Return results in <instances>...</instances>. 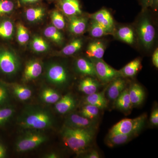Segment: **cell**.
Here are the masks:
<instances>
[{"label":"cell","instance_id":"cell-35","mask_svg":"<svg viewBox=\"0 0 158 158\" xmlns=\"http://www.w3.org/2000/svg\"><path fill=\"white\" fill-rule=\"evenodd\" d=\"M17 39L19 43L22 45H25L30 39L27 29L21 23L17 24Z\"/></svg>","mask_w":158,"mask_h":158},{"label":"cell","instance_id":"cell-4","mask_svg":"<svg viewBox=\"0 0 158 158\" xmlns=\"http://www.w3.org/2000/svg\"><path fill=\"white\" fill-rule=\"evenodd\" d=\"M19 66V60L13 51L0 43V74L7 76L13 75Z\"/></svg>","mask_w":158,"mask_h":158},{"label":"cell","instance_id":"cell-14","mask_svg":"<svg viewBox=\"0 0 158 158\" xmlns=\"http://www.w3.org/2000/svg\"><path fill=\"white\" fill-rule=\"evenodd\" d=\"M59 5L63 13L67 16H77L81 14L79 0H59Z\"/></svg>","mask_w":158,"mask_h":158},{"label":"cell","instance_id":"cell-33","mask_svg":"<svg viewBox=\"0 0 158 158\" xmlns=\"http://www.w3.org/2000/svg\"><path fill=\"white\" fill-rule=\"evenodd\" d=\"M16 6L15 0H0V17L8 16L14 11Z\"/></svg>","mask_w":158,"mask_h":158},{"label":"cell","instance_id":"cell-31","mask_svg":"<svg viewBox=\"0 0 158 158\" xmlns=\"http://www.w3.org/2000/svg\"><path fill=\"white\" fill-rule=\"evenodd\" d=\"M117 35L119 39L128 44H132L134 42V32L132 29L129 27L119 28L117 31Z\"/></svg>","mask_w":158,"mask_h":158},{"label":"cell","instance_id":"cell-8","mask_svg":"<svg viewBox=\"0 0 158 158\" xmlns=\"http://www.w3.org/2000/svg\"><path fill=\"white\" fill-rule=\"evenodd\" d=\"M137 31L139 38L145 48H150L155 37V30L147 17L143 18L138 24Z\"/></svg>","mask_w":158,"mask_h":158},{"label":"cell","instance_id":"cell-37","mask_svg":"<svg viewBox=\"0 0 158 158\" xmlns=\"http://www.w3.org/2000/svg\"><path fill=\"white\" fill-rule=\"evenodd\" d=\"M53 26L59 30H63L65 26V22L64 16L57 10L52 12L51 15Z\"/></svg>","mask_w":158,"mask_h":158},{"label":"cell","instance_id":"cell-16","mask_svg":"<svg viewBox=\"0 0 158 158\" xmlns=\"http://www.w3.org/2000/svg\"><path fill=\"white\" fill-rule=\"evenodd\" d=\"M104 91L101 92H96L87 95L84 99V104L92 105L97 107L99 109H104L107 108L108 106L107 100L105 96Z\"/></svg>","mask_w":158,"mask_h":158},{"label":"cell","instance_id":"cell-6","mask_svg":"<svg viewBox=\"0 0 158 158\" xmlns=\"http://www.w3.org/2000/svg\"><path fill=\"white\" fill-rule=\"evenodd\" d=\"M46 77L51 84L58 87H64L68 84L69 76L64 65L58 63H51L48 66Z\"/></svg>","mask_w":158,"mask_h":158},{"label":"cell","instance_id":"cell-30","mask_svg":"<svg viewBox=\"0 0 158 158\" xmlns=\"http://www.w3.org/2000/svg\"><path fill=\"white\" fill-rule=\"evenodd\" d=\"M15 112L14 107L9 105L0 106V127L7 123L14 116Z\"/></svg>","mask_w":158,"mask_h":158},{"label":"cell","instance_id":"cell-2","mask_svg":"<svg viewBox=\"0 0 158 158\" xmlns=\"http://www.w3.org/2000/svg\"><path fill=\"white\" fill-rule=\"evenodd\" d=\"M95 128H73L64 126L61 131L62 140L66 146L78 154L87 151L92 143Z\"/></svg>","mask_w":158,"mask_h":158},{"label":"cell","instance_id":"cell-25","mask_svg":"<svg viewBox=\"0 0 158 158\" xmlns=\"http://www.w3.org/2000/svg\"><path fill=\"white\" fill-rule=\"evenodd\" d=\"M115 101V106L118 110L124 112L131 110L133 106L129 94V88H125Z\"/></svg>","mask_w":158,"mask_h":158},{"label":"cell","instance_id":"cell-41","mask_svg":"<svg viewBox=\"0 0 158 158\" xmlns=\"http://www.w3.org/2000/svg\"><path fill=\"white\" fill-rule=\"evenodd\" d=\"M83 158H99L100 155L98 152L95 150L89 151L87 154L85 155Z\"/></svg>","mask_w":158,"mask_h":158},{"label":"cell","instance_id":"cell-24","mask_svg":"<svg viewBox=\"0 0 158 158\" xmlns=\"http://www.w3.org/2000/svg\"><path fill=\"white\" fill-rule=\"evenodd\" d=\"M86 53L90 59H102L105 53L104 46L100 41L90 43Z\"/></svg>","mask_w":158,"mask_h":158},{"label":"cell","instance_id":"cell-3","mask_svg":"<svg viewBox=\"0 0 158 158\" xmlns=\"http://www.w3.org/2000/svg\"><path fill=\"white\" fill-rule=\"evenodd\" d=\"M15 141V148L18 152L22 153L35 149L48 140L40 130H27Z\"/></svg>","mask_w":158,"mask_h":158},{"label":"cell","instance_id":"cell-38","mask_svg":"<svg viewBox=\"0 0 158 158\" xmlns=\"http://www.w3.org/2000/svg\"><path fill=\"white\" fill-rule=\"evenodd\" d=\"M9 100V88L5 82L0 80V106L8 105Z\"/></svg>","mask_w":158,"mask_h":158},{"label":"cell","instance_id":"cell-27","mask_svg":"<svg viewBox=\"0 0 158 158\" xmlns=\"http://www.w3.org/2000/svg\"><path fill=\"white\" fill-rule=\"evenodd\" d=\"M141 60L139 59H135L119 70L122 77L135 76L141 68Z\"/></svg>","mask_w":158,"mask_h":158},{"label":"cell","instance_id":"cell-19","mask_svg":"<svg viewBox=\"0 0 158 158\" xmlns=\"http://www.w3.org/2000/svg\"><path fill=\"white\" fill-rule=\"evenodd\" d=\"M100 87L99 82L93 77H87L80 81L78 85V89L81 92L86 94L90 95L96 93Z\"/></svg>","mask_w":158,"mask_h":158},{"label":"cell","instance_id":"cell-7","mask_svg":"<svg viewBox=\"0 0 158 158\" xmlns=\"http://www.w3.org/2000/svg\"><path fill=\"white\" fill-rule=\"evenodd\" d=\"M91 61L94 65L97 77L103 83H107L122 77L119 71L112 68L102 59H91Z\"/></svg>","mask_w":158,"mask_h":158},{"label":"cell","instance_id":"cell-23","mask_svg":"<svg viewBox=\"0 0 158 158\" xmlns=\"http://www.w3.org/2000/svg\"><path fill=\"white\" fill-rule=\"evenodd\" d=\"M45 9L42 6H34L29 7L26 9L25 14L26 19L31 23L40 21L44 17Z\"/></svg>","mask_w":158,"mask_h":158},{"label":"cell","instance_id":"cell-29","mask_svg":"<svg viewBox=\"0 0 158 158\" xmlns=\"http://www.w3.org/2000/svg\"><path fill=\"white\" fill-rule=\"evenodd\" d=\"M83 44V40L81 39L77 38L74 39L64 47L60 51L59 54L65 56H71L78 52L81 48Z\"/></svg>","mask_w":158,"mask_h":158},{"label":"cell","instance_id":"cell-39","mask_svg":"<svg viewBox=\"0 0 158 158\" xmlns=\"http://www.w3.org/2000/svg\"><path fill=\"white\" fill-rule=\"evenodd\" d=\"M150 121L153 126L157 127L158 125V109L156 107L153 110L151 114Z\"/></svg>","mask_w":158,"mask_h":158},{"label":"cell","instance_id":"cell-22","mask_svg":"<svg viewBox=\"0 0 158 158\" xmlns=\"http://www.w3.org/2000/svg\"><path fill=\"white\" fill-rule=\"evenodd\" d=\"M76 67L80 73L89 77H97L93 62L85 58H79L76 62Z\"/></svg>","mask_w":158,"mask_h":158},{"label":"cell","instance_id":"cell-36","mask_svg":"<svg viewBox=\"0 0 158 158\" xmlns=\"http://www.w3.org/2000/svg\"><path fill=\"white\" fill-rule=\"evenodd\" d=\"M90 33L92 37L98 38L107 35L110 32L103 26L93 20L90 25Z\"/></svg>","mask_w":158,"mask_h":158},{"label":"cell","instance_id":"cell-1","mask_svg":"<svg viewBox=\"0 0 158 158\" xmlns=\"http://www.w3.org/2000/svg\"><path fill=\"white\" fill-rule=\"evenodd\" d=\"M52 115L48 110L40 107H26L18 117L17 124L26 130H43L54 124Z\"/></svg>","mask_w":158,"mask_h":158},{"label":"cell","instance_id":"cell-26","mask_svg":"<svg viewBox=\"0 0 158 158\" xmlns=\"http://www.w3.org/2000/svg\"><path fill=\"white\" fill-rule=\"evenodd\" d=\"M61 97L59 92L51 88H44L40 93L41 100L48 104H55Z\"/></svg>","mask_w":158,"mask_h":158},{"label":"cell","instance_id":"cell-21","mask_svg":"<svg viewBox=\"0 0 158 158\" xmlns=\"http://www.w3.org/2000/svg\"><path fill=\"white\" fill-rule=\"evenodd\" d=\"M87 19L85 18L72 16L69 20V25L70 33L74 35L83 34L87 27Z\"/></svg>","mask_w":158,"mask_h":158},{"label":"cell","instance_id":"cell-40","mask_svg":"<svg viewBox=\"0 0 158 158\" xmlns=\"http://www.w3.org/2000/svg\"><path fill=\"white\" fill-rule=\"evenodd\" d=\"M8 156L7 149L3 141L0 139V158H6Z\"/></svg>","mask_w":158,"mask_h":158},{"label":"cell","instance_id":"cell-28","mask_svg":"<svg viewBox=\"0 0 158 158\" xmlns=\"http://www.w3.org/2000/svg\"><path fill=\"white\" fill-rule=\"evenodd\" d=\"M45 37L55 43L62 44L63 41V37L59 30L53 26H48L44 31Z\"/></svg>","mask_w":158,"mask_h":158},{"label":"cell","instance_id":"cell-20","mask_svg":"<svg viewBox=\"0 0 158 158\" xmlns=\"http://www.w3.org/2000/svg\"><path fill=\"white\" fill-rule=\"evenodd\" d=\"M5 83L8 87L11 88L15 96L20 101H26L31 98L32 96V90L27 86L18 84Z\"/></svg>","mask_w":158,"mask_h":158},{"label":"cell","instance_id":"cell-46","mask_svg":"<svg viewBox=\"0 0 158 158\" xmlns=\"http://www.w3.org/2000/svg\"><path fill=\"white\" fill-rule=\"evenodd\" d=\"M141 1H142V3H143V6L144 7H146L149 6L150 0H141Z\"/></svg>","mask_w":158,"mask_h":158},{"label":"cell","instance_id":"cell-5","mask_svg":"<svg viewBox=\"0 0 158 158\" xmlns=\"http://www.w3.org/2000/svg\"><path fill=\"white\" fill-rule=\"evenodd\" d=\"M146 118L147 115L144 114L134 118L122 119L113 126L109 134L121 133L138 135L144 127Z\"/></svg>","mask_w":158,"mask_h":158},{"label":"cell","instance_id":"cell-11","mask_svg":"<svg viewBox=\"0 0 158 158\" xmlns=\"http://www.w3.org/2000/svg\"><path fill=\"white\" fill-rule=\"evenodd\" d=\"M55 104V110L59 114H65L72 111L76 107V100L72 94L68 93L65 94Z\"/></svg>","mask_w":158,"mask_h":158},{"label":"cell","instance_id":"cell-9","mask_svg":"<svg viewBox=\"0 0 158 158\" xmlns=\"http://www.w3.org/2000/svg\"><path fill=\"white\" fill-rule=\"evenodd\" d=\"M65 126L73 128H97V122L90 119L80 114L73 113L69 114L65 119Z\"/></svg>","mask_w":158,"mask_h":158},{"label":"cell","instance_id":"cell-34","mask_svg":"<svg viewBox=\"0 0 158 158\" xmlns=\"http://www.w3.org/2000/svg\"><path fill=\"white\" fill-rule=\"evenodd\" d=\"M99 110L95 106L85 104L82 107L79 114L81 116L90 119H95L98 116Z\"/></svg>","mask_w":158,"mask_h":158},{"label":"cell","instance_id":"cell-32","mask_svg":"<svg viewBox=\"0 0 158 158\" xmlns=\"http://www.w3.org/2000/svg\"><path fill=\"white\" fill-rule=\"evenodd\" d=\"M31 46L32 49L37 53L47 52L49 48L48 43L40 36H36L34 37L31 41Z\"/></svg>","mask_w":158,"mask_h":158},{"label":"cell","instance_id":"cell-12","mask_svg":"<svg viewBox=\"0 0 158 158\" xmlns=\"http://www.w3.org/2000/svg\"><path fill=\"white\" fill-rule=\"evenodd\" d=\"M93 20L98 23L106 29L110 33L114 27V21L111 14L108 10L103 9L91 15Z\"/></svg>","mask_w":158,"mask_h":158},{"label":"cell","instance_id":"cell-18","mask_svg":"<svg viewBox=\"0 0 158 158\" xmlns=\"http://www.w3.org/2000/svg\"><path fill=\"white\" fill-rule=\"evenodd\" d=\"M129 94L133 106H140L145 98V92L143 88L137 83H134L129 88Z\"/></svg>","mask_w":158,"mask_h":158},{"label":"cell","instance_id":"cell-15","mask_svg":"<svg viewBox=\"0 0 158 158\" xmlns=\"http://www.w3.org/2000/svg\"><path fill=\"white\" fill-rule=\"evenodd\" d=\"M14 25L13 22L8 16L0 17V40L8 41L13 38Z\"/></svg>","mask_w":158,"mask_h":158},{"label":"cell","instance_id":"cell-43","mask_svg":"<svg viewBox=\"0 0 158 158\" xmlns=\"http://www.w3.org/2000/svg\"><path fill=\"white\" fill-rule=\"evenodd\" d=\"M153 64L156 68H158V49L157 48L154 52L152 56Z\"/></svg>","mask_w":158,"mask_h":158},{"label":"cell","instance_id":"cell-44","mask_svg":"<svg viewBox=\"0 0 158 158\" xmlns=\"http://www.w3.org/2000/svg\"><path fill=\"white\" fill-rule=\"evenodd\" d=\"M44 156V157L47 158H59V156L57 153L52 152L47 154Z\"/></svg>","mask_w":158,"mask_h":158},{"label":"cell","instance_id":"cell-13","mask_svg":"<svg viewBox=\"0 0 158 158\" xmlns=\"http://www.w3.org/2000/svg\"><path fill=\"white\" fill-rule=\"evenodd\" d=\"M106 90L107 97L112 101H115L126 87V82L121 77L116 78L112 81Z\"/></svg>","mask_w":158,"mask_h":158},{"label":"cell","instance_id":"cell-17","mask_svg":"<svg viewBox=\"0 0 158 158\" xmlns=\"http://www.w3.org/2000/svg\"><path fill=\"white\" fill-rule=\"evenodd\" d=\"M137 135L134 134H124L121 133L108 134L106 139V143L110 147L118 146L127 143Z\"/></svg>","mask_w":158,"mask_h":158},{"label":"cell","instance_id":"cell-10","mask_svg":"<svg viewBox=\"0 0 158 158\" xmlns=\"http://www.w3.org/2000/svg\"><path fill=\"white\" fill-rule=\"evenodd\" d=\"M42 71L43 65L40 60H31L27 63L25 67L23 73V81L29 82L35 80L40 76Z\"/></svg>","mask_w":158,"mask_h":158},{"label":"cell","instance_id":"cell-45","mask_svg":"<svg viewBox=\"0 0 158 158\" xmlns=\"http://www.w3.org/2000/svg\"><path fill=\"white\" fill-rule=\"evenodd\" d=\"M158 0H150L149 6L152 7L156 8L158 6Z\"/></svg>","mask_w":158,"mask_h":158},{"label":"cell","instance_id":"cell-42","mask_svg":"<svg viewBox=\"0 0 158 158\" xmlns=\"http://www.w3.org/2000/svg\"><path fill=\"white\" fill-rule=\"evenodd\" d=\"M41 0H18V2L22 5H31L36 4Z\"/></svg>","mask_w":158,"mask_h":158}]
</instances>
